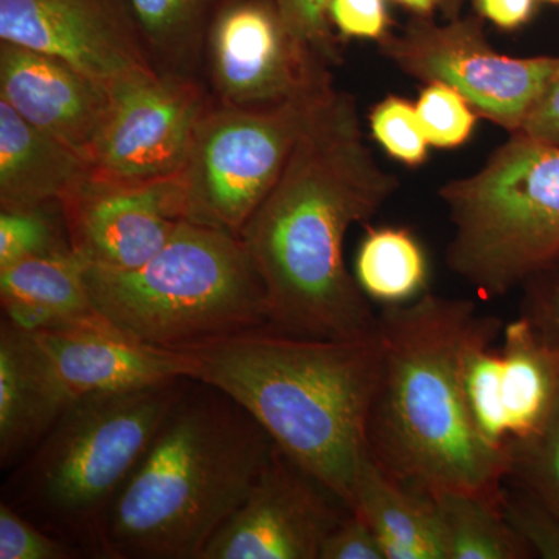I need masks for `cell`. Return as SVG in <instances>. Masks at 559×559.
Wrapping results in <instances>:
<instances>
[{
  "label": "cell",
  "instance_id": "f1b7e54d",
  "mask_svg": "<svg viewBox=\"0 0 559 559\" xmlns=\"http://www.w3.org/2000/svg\"><path fill=\"white\" fill-rule=\"evenodd\" d=\"M371 134L396 160L418 167L428 159V139L409 100L389 95L370 114Z\"/></svg>",
  "mask_w": 559,
  "mask_h": 559
},
{
  "label": "cell",
  "instance_id": "5b68a950",
  "mask_svg": "<svg viewBox=\"0 0 559 559\" xmlns=\"http://www.w3.org/2000/svg\"><path fill=\"white\" fill-rule=\"evenodd\" d=\"M189 378L72 401L35 450L7 471L0 502L100 558L110 507Z\"/></svg>",
  "mask_w": 559,
  "mask_h": 559
},
{
  "label": "cell",
  "instance_id": "4316f807",
  "mask_svg": "<svg viewBox=\"0 0 559 559\" xmlns=\"http://www.w3.org/2000/svg\"><path fill=\"white\" fill-rule=\"evenodd\" d=\"M0 212V270L32 257L72 250L64 218L57 223L51 207Z\"/></svg>",
  "mask_w": 559,
  "mask_h": 559
},
{
  "label": "cell",
  "instance_id": "6da1fadb",
  "mask_svg": "<svg viewBox=\"0 0 559 559\" xmlns=\"http://www.w3.org/2000/svg\"><path fill=\"white\" fill-rule=\"evenodd\" d=\"M364 138L353 95L320 105L278 182L242 227L272 329L316 340H371L380 318L347 270L349 227L369 221L399 190Z\"/></svg>",
  "mask_w": 559,
  "mask_h": 559
},
{
  "label": "cell",
  "instance_id": "7a4b0ae2",
  "mask_svg": "<svg viewBox=\"0 0 559 559\" xmlns=\"http://www.w3.org/2000/svg\"><path fill=\"white\" fill-rule=\"evenodd\" d=\"M380 380L367 450L382 469L425 495L466 492L500 509L509 454L471 421L462 385L466 345L487 316L466 299L423 294L382 307Z\"/></svg>",
  "mask_w": 559,
  "mask_h": 559
},
{
  "label": "cell",
  "instance_id": "9a60e30c",
  "mask_svg": "<svg viewBox=\"0 0 559 559\" xmlns=\"http://www.w3.org/2000/svg\"><path fill=\"white\" fill-rule=\"evenodd\" d=\"M31 333L70 401L190 378L183 353L143 344L103 316Z\"/></svg>",
  "mask_w": 559,
  "mask_h": 559
},
{
  "label": "cell",
  "instance_id": "3957f363",
  "mask_svg": "<svg viewBox=\"0 0 559 559\" xmlns=\"http://www.w3.org/2000/svg\"><path fill=\"white\" fill-rule=\"evenodd\" d=\"M190 378L223 390L283 454L356 509V476L381 371V341L316 340L272 329L179 348Z\"/></svg>",
  "mask_w": 559,
  "mask_h": 559
},
{
  "label": "cell",
  "instance_id": "e575fe53",
  "mask_svg": "<svg viewBox=\"0 0 559 559\" xmlns=\"http://www.w3.org/2000/svg\"><path fill=\"white\" fill-rule=\"evenodd\" d=\"M329 20L348 38L381 40L389 33L384 0H330Z\"/></svg>",
  "mask_w": 559,
  "mask_h": 559
},
{
  "label": "cell",
  "instance_id": "4dcf8cb0",
  "mask_svg": "<svg viewBox=\"0 0 559 559\" xmlns=\"http://www.w3.org/2000/svg\"><path fill=\"white\" fill-rule=\"evenodd\" d=\"M286 27L301 49L333 68L341 55L329 20L330 0H274Z\"/></svg>",
  "mask_w": 559,
  "mask_h": 559
},
{
  "label": "cell",
  "instance_id": "52a82bcc",
  "mask_svg": "<svg viewBox=\"0 0 559 559\" xmlns=\"http://www.w3.org/2000/svg\"><path fill=\"white\" fill-rule=\"evenodd\" d=\"M439 194L452 224L448 267L485 299L520 288L558 255V145L513 134Z\"/></svg>",
  "mask_w": 559,
  "mask_h": 559
},
{
  "label": "cell",
  "instance_id": "d6a6232c",
  "mask_svg": "<svg viewBox=\"0 0 559 559\" xmlns=\"http://www.w3.org/2000/svg\"><path fill=\"white\" fill-rule=\"evenodd\" d=\"M520 288V318L559 352V253L533 271Z\"/></svg>",
  "mask_w": 559,
  "mask_h": 559
},
{
  "label": "cell",
  "instance_id": "f35d334b",
  "mask_svg": "<svg viewBox=\"0 0 559 559\" xmlns=\"http://www.w3.org/2000/svg\"><path fill=\"white\" fill-rule=\"evenodd\" d=\"M463 0H444L443 9L448 11L450 14H457L460 10V5H462Z\"/></svg>",
  "mask_w": 559,
  "mask_h": 559
},
{
  "label": "cell",
  "instance_id": "7402d4cb",
  "mask_svg": "<svg viewBox=\"0 0 559 559\" xmlns=\"http://www.w3.org/2000/svg\"><path fill=\"white\" fill-rule=\"evenodd\" d=\"M146 55L159 75L202 80V51L227 0H130Z\"/></svg>",
  "mask_w": 559,
  "mask_h": 559
},
{
  "label": "cell",
  "instance_id": "74e56055",
  "mask_svg": "<svg viewBox=\"0 0 559 559\" xmlns=\"http://www.w3.org/2000/svg\"><path fill=\"white\" fill-rule=\"evenodd\" d=\"M401 5L407 7L418 16H432L433 11L443 9L444 0H395Z\"/></svg>",
  "mask_w": 559,
  "mask_h": 559
},
{
  "label": "cell",
  "instance_id": "8d00e7d4",
  "mask_svg": "<svg viewBox=\"0 0 559 559\" xmlns=\"http://www.w3.org/2000/svg\"><path fill=\"white\" fill-rule=\"evenodd\" d=\"M538 0H474L477 14L502 31H518L535 16Z\"/></svg>",
  "mask_w": 559,
  "mask_h": 559
},
{
  "label": "cell",
  "instance_id": "836d02e7",
  "mask_svg": "<svg viewBox=\"0 0 559 559\" xmlns=\"http://www.w3.org/2000/svg\"><path fill=\"white\" fill-rule=\"evenodd\" d=\"M319 559H388L384 547L362 514L349 511L323 543Z\"/></svg>",
  "mask_w": 559,
  "mask_h": 559
},
{
  "label": "cell",
  "instance_id": "d6986e66",
  "mask_svg": "<svg viewBox=\"0 0 559 559\" xmlns=\"http://www.w3.org/2000/svg\"><path fill=\"white\" fill-rule=\"evenodd\" d=\"M2 318L39 331L100 318L92 304L86 263L73 250L32 257L0 270Z\"/></svg>",
  "mask_w": 559,
  "mask_h": 559
},
{
  "label": "cell",
  "instance_id": "8992f818",
  "mask_svg": "<svg viewBox=\"0 0 559 559\" xmlns=\"http://www.w3.org/2000/svg\"><path fill=\"white\" fill-rule=\"evenodd\" d=\"M92 304L143 344L179 349L270 325L266 294L237 235L183 221L143 266H86Z\"/></svg>",
  "mask_w": 559,
  "mask_h": 559
},
{
  "label": "cell",
  "instance_id": "d590c367",
  "mask_svg": "<svg viewBox=\"0 0 559 559\" xmlns=\"http://www.w3.org/2000/svg\"><path fill=\"white\" fill-rule=\"evenodd\" d=\"M518 134L559 146V62L546 91L525 117Z\"/></svg>",
  "mask_w": 559,
  "mask_h": 559
},
{
  "label": "cell",
  "instance_id": "d4e9b609",
  "mask_svg": "<svg viewBox=\"0 0 559 559\" xmlns=\"http://www.w3.org/2000/svg\"><path fill=\"white\" fill-rule=\"evenodd\" d=\"M502 322L487 316L463 353L462 385L471 421L481 439L509 454V426L502 393V356L495 348Z\"/></svg>",
  "mask_w": 559,
  "mask_h": 559
},
{
  "label": "cell",
  "instance_id": "7c38bea8",
  "mask_svg": "<svg viewBox=\"0 0 559 559\" xmlns=\"http://www.w3.org/2000/svg\"><path fill=\"white\" fill-rule=\"evenodd\" d=\"M0 40L58 58L106 87L156 72L130 0H0Z\"/></svg>",
  "mask_w": 559,
  "mask_h": 559
},
{
  "label": "cell",
  "instance_id": "83f0119b",
  "mask_svg": "<svg viewBox=\"0 0 559 559\" xmlns=\"http://www.w3.org/2000/svg\"><path fill=\"white\" fill-rule=\"evenodd\" d=\"M415 108L429 145L437 148L463 145L476 127V110L459 91L443 83L428 84Z\"/></svg>",
  "mask_w": 559,
  "mask_h": 559
},
{
  "label": "cell",
  "instance_id": "f546056e",
  "mask_svg": "<svg viewBox=\"0 0 559 559\" xmlns=\"http://www.w3.org/2000/svg\"><path fill=\"white\" fill-rule=\"evenodd\" d=\"M500 511L535 558L559 559V516L554 511L507 481Z\"/></svg>",
  "mask_w": 559,
  "mask_h": 559
},
{
  "label": "cell",
  "instance_id": "1f68e13d",
  "mask_svg": "<svg viewBox=\"0 0 559 559\" xmlns=\"http://www.w3.org/2000/svg\"><path fill=\"white\" fill-rule=\"evenodd\" d=\"M64 540L44 532L27 518L0 502V559H80Z\"/></svg>",
  "mask_w": 559,
  "mask_h": 559
},
{
  "label": "cell",
  "instance_id": "ab89813d",
  "mask_svg": "<svg viewBox=\"0 0 559 559\" xmlns=\"http://www.w3.org/2000/svg\"><path fill=\"white\" fill-rule=\"evenodd\" d=\"M543 2L551 3V5L559 7V0H543Z\"/></svg>",
  "mask_w": 559,
  "mask_h": 559
},
{
  "label": "cell",
  "instance_id": "cb8c5ba5",
  "mask_svg": "<svg viewBox=\"0 0 559 559\" xmlns=\"http://www.w3.org/2000/svg\"><path fill=\"white\" fill-rule=\"evenodd\" d=\"M430 498L439 514L447 559L535 558L495 503L466 492H439Z\"/></svg>",
  "mask_w": 559,
  "mask_h": 559
},
{
  "label": "cell",
  "instance_id": "9c48e42d",
  "mask_svg": "<svg viewBox=\"0 0 559 559\" xmlns=\"http://www.w3.org/2000/svg\"><path fill=\"white\" fill-rule=\"evenodd\" d=\"M481 17H452L439 24L412 17L399 33H388L380 53L401 72L425 83L459 91L477 116L518 134L558 68L559 57L514 58L492 49Z\"/></svg>",
  "mask_w": 559,
  "mask_h": 559
},
{
  "label": "cell",
  "instance_id": "30bf717a",
  "mask_svg": "<svg viewBox=\"0 0 559 559\" xmlns=\"http://www.w3.org/2000/svg\"><path fill=\"white\" fill-rule=\"evenodd\" d=\"M108 91V110L91 150L92 178L131 187L178 179L212 100L204 81L139 72Z\"/></svg>",
  "mask_w": 559,
  "mask_h": 559
},
{
  "label": "cell",
  "instance_id": "e0dca14e",
  "mask_svg": "<svg viewBox=\"0 0 559 559\" xmlns=\"http://www.w3.org/2000/svg\"><path fill=\"white\" fill-rule=\"evenodd\" d=\"M49 360L31 331L0 322V469L27 457L68 409Z\"/></svg>",
  "mask_w": 559,
  "mask_h": 559
},
{
  "label": "cell",
  "instance_id": "ba28073f",
  "mask_svg": "<svg viewBox=\"0 0 559 559\" xmlns=\"http://www.w3.org/2000/svg\"><path fill=\"white\" fill-rule=\"evenodd\" d=\"M333 91L331 80L278 105L255 109L210 100L179 176L186 219L238 237Z\"/></svg>",
  "mask_w": 559,
  "mask_h": 559
},
{
  "label": "cell",
  "instance_id": "603a6c76",
  "mask_svg": "<svg viewBox=\"0 0 559 559\" xmlns=\"http://www.w3.org/2000/svg\"><path fill=\"white\" fill-rule=\"evenodd\" d=\"M355 277L382 307L409 304L428 293V260L406 227H367L355 261Z\"/></svg>",
  "mask_w": 559,
  "mask_h": 559
},
{
  "label": "cell",
  "instance_id": "ffe728a7",
  "mask_svg": "<svg viewBox=\"0 0 559 559\" xmlns=\"http://www.w3.org/2000/svg\"><path fill=\"white\" fill-rule=\"evenodd\" d=\"M355 511L374 530L388 559H447L432 498L382 469L369 450L359 462Z\"/></svg>",
  "mask_w": 559,
  "mask_h": 559
},
{
  "label": "cell",
  "instance_id": "484cf974",
  "mask_svg": "<svg viewBox=\"0 0 559 559\" xmlns=\"http://www.w3.org/2000/svg\"><path fill=\"white\" fill-rule=\"evenodd\" d=\"M507 484L524 489L559 516V399L535 436L509 448Z\"/></svg>",
  "mask_w": 559,
  "mask_h": 559
},
{
  "label": "cell",
  "instance_id": "4fadbf2b",
  "mask_svg": "<svg viewBox=\"0 0 559 559\" xmlns=\"http://www.w3.org/2000/svg\"><path fill=\"white\" fill-rule=\"evenodd\" d=\"M349 511L277 448L201 559H319L323 543Z\"/></svg>",
  "mask_w": 559,
  "mask_h": 559
},
{
  "label": "cell",
  "instance_id": "8fae6325",
  "mask_svg": "<svg viewBox=\"0 0 559 559\" xmlns=\"http://www.w3.org/2000/svg\"><path fill=\"white\" fill-rule=\"evenodd\" d=\"M331 79L290 36L274 0H227L210 24L202 81L218 105L266 108Z\"/></svg>",
  "mask_w": 559,
  "mask_h": 559
},
{
  "label": "cell",
  "instance_id": "5bb4252c",
  "mask_svg": "<svg viewBox=\"0 0 559 559\" xmlns=\"http://www.w3.org/2000/svg\"><path fill=\"white\" fill-rule=\"evenodd\" d=\"M69 245L86 266H143L186 221L180 180L116 186L91 178L60 202Z\"/></svg>",
  "mask_w": 559,
  "mask_h": 559
},
{
  "label": "cell",
  "instance_id": "ac0fdd59",
  "mask_svg": "<svg viewBox=\"0 0 559 559\" xmlns=\"http://www.w3.org/2000/svg\"><path fill=\"white\" fill-rule=\"evenodd\" d=\"M91 178L86 157L0 100V209L60 204Z\"/></svg>",
  "mask_w": 559,
  "mask_h": 559
},
{
  "label": "cell",
  "instance_id": "44dd1931",
  "mask_svg": "<svg viewBox=\"0 0 559 559\" xmlns=\"http://www.w3.org/2000/svg\"><path fill=\"white\" fill-rule=\"evenodd\" d=\"M502 393L509 448L535 436L559 399V352L527 320L503 326Z\"/></svg>",
  "mask_w": 559,
  "mask_h": 559
},
{
  "label": "cell",
  "instance_id": "277c9868",
  "mask_svg": "<svg viewBox=\"0 0 559 559\" xmlns=\"http://www.w3.org/2000/svg\"><path fill=\"white\" fill-rule=\"evenodd\" d=\"M275 451L237 401L189 378L110 507L100 559H201Z\"/></svg>",
  "mask_w": 559,
  "mask_h": 559
},
{
  "label": "cell",
  "instance_id": "2e32d148",
  "mask_svg": "<svg viewBox=\"0 0 559 559\" xmlns=\"http://www.w3.org/2000/svg\"><path fill=\"white\" fill-rule=\"evenodd\" d=\"M0 100L91 162L109 91L68 62L0 40Z\"/></svg>",
  "mask_w": 559,
  "mask_h": 559
}]
</instances>
